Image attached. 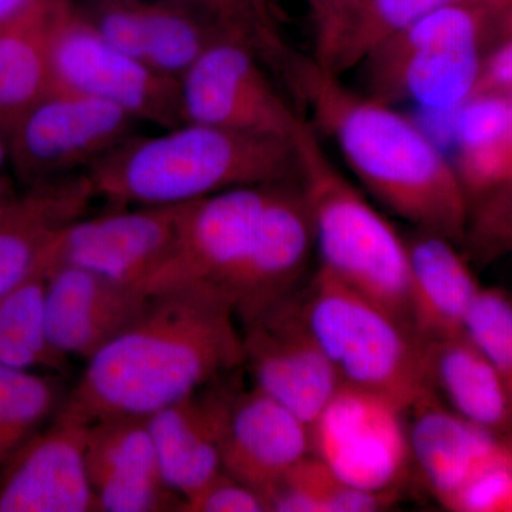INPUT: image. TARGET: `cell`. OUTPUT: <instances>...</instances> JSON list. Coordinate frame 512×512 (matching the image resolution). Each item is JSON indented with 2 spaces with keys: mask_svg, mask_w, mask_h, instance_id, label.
I'll return each mask as SVG.
<instances>
[{
  "mask_svg": "<svg viewBox=\"0 0 512 512\" xmlns=\"http://www.w3.org/2000/svg\"><path fill=\"white\" fill-rule=\"evenodd\" d=\"M239 328L208 286L151 295L143 315L87 360L62 410L87 424L150 417L244 365Z\"/></svg>",
  "mask_w": 512,
  "mask_h": 512,
  "instance_id": "1",
  "label": "cell"
},
{
  "mask_svg": "<svg viewBox=\"0 0 512 512\" xmlns=\"http://www.w3.org/2000/svg\"><path fill=\"white\" fill-rule=\"evenodd\" d=\"M311 113V126L339 148L363 191L416 231L463 245L470 200L456 164L392 104L350 89L313 57L292 50L281 70Z\"/></svg>",
  "mask_w": 512,
  "mask_h": 512,
  "instance_id": "2",
  "label": "cell"
},
{
  "mask_svg": "<svg viewBox=\"0 0 512 512\" xmlns=\"http://www.w3.org/2000/svg\"><path fill=\"white\" fill-rule=\"evenodd\" d=\"M109 207L183 204L232 188L298 181L295 141L201 123L130 138L87 173Z\"/></svg>",
  "mask_w": 512,
  "mask_h": 512,
  "instance_id": "3",
  "label": "cell"
},
{
  "mask_svg": "<svg viewBox=\"0 0 512 512\" xmlns=\"http://www.w3.org/2000/svg\"><path fill=\"white\" fill-rule=\"evenodd\" d=\"M293 141L320 268L412 332L406 239L365 192L330 163L309 121L302 120Z\"/></svg>",
  "mask_w": 512,
  "mask_h": 512,
  "instance_id": "4",
  "label": "cell"
},
{
  "mask_svg": "<svg viewBox=\"0 0 512 512\" xmlns=\"http://www.w3.org/2000/svg\"><path fill=\"white\" fill-rule=\"evenodd\" d=\"M497 10L457 3L434 10L384 40L356 69L369 96L396 106L413 103L457 113L476 93L481 46L495 33Z\"/></svg>",
  "mask_w": 512,
  "mask_h": 512,
  "instance_id": "5",
  "label": "cell"
},
{
  "mask_svg": "<svg viewBox=\"0 0 512 512\" xmlns=\"http://www.w3.org/2000/svg\"><path fill=\"white\" fill-rule=\"evenodd\" d=\"M296 298L340 382L382 394L406 410L430 393L421 342L375 303L320 266Z\"/></svg>",
  "mask_w": 512,
  "mask_h": 512,
  "instance_id": "6",
  "label": "cell"
},
{
  "mask_svg": "<svg viewBox=\"0 0 512 512\" xmlns=\"http://www.w3.org/2000/svg\"><path fill=\"white\" fill-rule=\"evenodd\" d=\"M141 124L116 104L55 87L3 137L13 175L26 190L89 173L140 134Z\"/></svg>",
  "mask_w": 512,
  "mask_h": 512,
  "instance_id": "7",
  "label": "cell"
},
{
  "mask_svg": "<svg viewBox=\"0 0 512 512\" xmlns=\"http://www.w3.org/2000/svg\"><path fill=\"white\" fill-rule=\"evenodd\" d=\"M195 202L126 205L84 215L50 242L42 271L49 275L57 266H79L141 291L173 256Z\"/></svg>",
  "mask_w": 512,
  "mask_h": 512,
  "instance_id": "8",
  "label": "cell"
},
{
  "mask_svg": "<svg viewBox=\"0 0 512 512\" xmlns=\"http://www.w3.org/2000/svg\"><path fill=\"white\" fill-rule=\"evenodd\" d=\"M313 456L350 485L402 493L413 461L407 410L399 403L340 384L311 426Z\"/></svg>",
  "mask_w": 512,
  "mask_h": 512,
  "instance_id": "9",
  "label": "cell"
},
{
  "mask_svg": "<svg viewBox=\"0 0 512 512\" xmlns=\"http://www.w3.org/2000/svg\"><path fill=\"white\" fill-rule=\"evenodd\" d=\"M245 37L227 32L180 79L184 123L293 140L303 117L279 93Z\"/></svg>",
  "mask_w": 512,
  "mask_h": 512,
  "instance_id": "10",
  "label": "cell"
},
{
  "mask_svg": "<svg viewBox=\"0 0 512 512\" xmlns=\"http://www.w3.org/2000/svg\"><path fill=\"white\" fill-rule=\"evenodd\" d=\"M52 64L59 89L109 101L161 130L184 123L180 80L154 72L107 42L76 0L56 30Z\"/></svg>",
  "mask_w": 512,
  "mask_h": 512,
  "instance_id": "11",
  "label": "cell"
},
{
  "mask_svg": "<svg viewBox=\"0 0 512 512\" xmlns=\"http://www.w3.org/2000/svg\"><path fill=\"white\" fill-rule=\"evenodd\" d=\"M313 251L315 231L299 180L275 184L247 254L215 292L247 328L301 291Z\"/></svg>",
  "mask_w": 512,
  "mask_h": 512,
  "instance_id": "12",
  "label": "cell"
},
{
  "mask_svg": "<svg viewBox=\"0 0 512 512\" xmlns=\"http://www.w3.org/2000/svg\"><path fill=\"white\" fill-rule=\"evenodd\" d=\"M77 5L107 42L175 80L215 40L232 32L211 9L180 0H83Z\"/></svg>",
  "mask_w": 512,
  "mask_h": 512,
  "instance_id": "13",
  "label": "cell"
},
{
  "mask_svg": "<svg viewBox=\"0 0 512 512\" xmlns=\"http://www.w3.org/2000/svg\"><path fill=\"white\" fill-rule=\"evenodd\" d=\"M241 330L254 386L312 426L342 382L306 326L296 295Z\"/></svg>",
  "mask_w": 512,
  "mask_h": 512,
  "instance_id": "14",
  "label": "cell"
},
{
  "mask_svg": "<svg viewBox=\"0 0 512 512\" xmlns=\"http://www.w3.org/2000/svg\"><path fill=\"white\" fill-rule=\"evenodd\" d=\"M274 185L232 188L195 202L173 256L141 291L151 296L192 285L217 291L247 254Z\"/></svg>",
  "mask_w": 512,
  "mask_h": 512,
  "instance_id": "15",
  "label": "cell"
},
{
  "mask_svg": "<svg viewBox=\"0 0 512 512\" xmlns=\"http://www.w3.org/2000/svg\"><path fill=\"white\" fill-rule=\"evenodd\" d=\"M89 429L60 409L0 466V512L99 511L87 473Z\"/></svg>",
  "mask_w": 512,
  "mask_h": 512,
  "instance_id": "16",
  "label": "cell"
},
{
  "mask_svg": "<svg viewBox=\"0 0 512 512\" xmlns=\"http://www.w3.org/2000/svg\"><path fill=\"white\" fill-rule=\"evenodd\" d=\"M312 454L309 424L258 387H229L221 421L225 473L264 498L276 481Z\"/></svg>",
  "mask_w": 512,
  "mask_h": 512,
  "instance_id": "17",
  "label": "cell"
},
{
  "mask_svg": "<svg viewBox=\"0 0 512 512\" xmlns=\"http://www.w3.org/2000/svg\"><path fill=\"white\" fill-rule=\"evenodd\" d=\"M150 296L79 266L47 275L46 323L53 346L67 359L90 360L146 311Z\"/></svg>",
  "mask_w": 512,
  "mask_h": 512,
  "instance_id": "18",
  "label": "cell"
},
{
  "mask_svg": "<svg viewBox=\"0 0 512 512\" xmlns=\"http://www.w3.org/2000/svg\"><path fill=\"white\" fill-rule=\"evenodd\" d=\"M87 473L99 511H178L181 500L165 484L147 417L90 424Z\"/></svg>",
  "mask_w": 512,
  "mask_h": 512,
  "instance_id": "19",
  "label": "cell"
},
{
  "mask_svg": "<svg viewBox=\"0 0 512 512\" xmlns=\"http://www.w3.org/2000/svg\"><path fill=\"white\" fill-rule=\"evenodd\" d=\"M413 467L444 508L474 477L512 454L498 436L458 416L433 393L407 410Z\"/></svg>",
  "mask_w": 512,
  "mask_h": 512,
  "instance_id": "20",
  "label": "cell"
},
{
  "mask_svg": "<svg viewBox=\"0 0 512 512\" xmlns=\"http://www.w3.org/2000/svg\"><path fill=\"white\" fill-rule=\"evenodd\" d=\"M96 200L83 174L26 188L0 212V298L37 272L43 274L50 242L64 227L90 214Z\"/></svg>",
  "mask_w": 512,
  "mask_h": 512,
  "instance_id": "21",
  "label": "cell"
},
{
  "mask_svg": "<svg viewBox=\"0 0 512 512\" xmlns=\"http://www.w3.org/2000/svg\"><path fill=\"white\" fill-rule=\"evenodd\" d=\"M217 382L147 417L165 484L183 501L224 471L221 421L229 386Z\"/></svg>",
  "mask_w": 512,
  "mask_h": 512,
  "instance_id": "22",
  "label": "cell"
},
{
  "mask_svg": "<svg viewBox=\"0 0 512 512\" xmlns=\"http://www.w3.org/2000/svg\"><path fill=\"white\" fill-rule=\"evenodd\" d=\"M406 242L414 338L424 343L464 333L468 309L481 288L467 259L454 242L430 232L414 229Z\"/></svg>",
  "mask_w": 512,
  "mask_h": 512,
  "instance_id": "23",
  "label": "cell"
},
{
  "mask_svg": "<svg viewBox=\"0 0 512 512\" xmlns=\"http://www.w3.org/2000/svg\"><path fill=\"white\" fill-rule=\"evenodd\" d=\"M423 346L427 387L458 416L478 427L512 437V404L503 380L466 333Z\"/></svg>",
  "mask_w": 512,
  "mask_h": 512,
  "instance_id": "24",
  "label": "cell"
},
{
  "mask_svg": "<svg viewBox=\"0 0 512 512\" xmlns=\"http://www.w3.org/2000/svg\"><path fill=\"white\" fill-rule=\"evenodd\" d=\"M74 0H33L0 23V134L55 89L52 49L56 30Z\"/></svg>",
  "mask_w": 512,
  "mask_h": 512,
  "instance_id": "25",
  "label": "cell"
},
{
  "mask_svg": "<svg viewBox=\"0 0 512 512\" xmlns=\"http://www.w3.org/2000/svg\"><path fill=\"white\" fill-rule=\"evenodd\" d=\"M46 288L47 275L37 272L0 298V365L53 372L69 367L47 330Z\"/></svg>",
  "mask_w": 512,
  "mask_h": 512,
  "instance_id": "26",
  "label": "cell"
},
{
  "mask_svg": "<svg viewBox=\"0 0 512 512\" xmlns=\"http://www.w3.org/2000/svg\"><path fill=\"white\" fill-rule=\"evenodd\" d=\"M400 495L350 485L312 454L276 481L264 500L275 512H373L392 507Z\"/></svg>",
  "mask_w": 512,
  "mask_h": 512,
  "instance_id": "27",
  "label": "cell"
},
{
  "mask_svg": "<svg viewBox=\"0 0 512 512\" xmlns=\"http://www.w3.org/2000/svg\"><path fill=\"white\" fill-rule=\"evenodd\" d=\"M477 3L500 12L505 0H362L333 46L323 69L336 76L355 70L377 46L434 10Z\"/></svg>",
  "mask_w": 512,
  "mask_h": 512,
  "instance_id": "28",
  "label": "cell"
},
{
  "mask_svg": "<svg viewBox=\"0 0 512 512\" xmlns=\"http://www.w3.org/2000/svg\"><path fill=\"white\" fill-rule=\"evenodd\" d=\"M67 394L56 376L0 365V466L60 412Z\"/></svg>",
  "mask_w": 512,
  "mask_h": 512,
  "instance_id": "29",
  "label": "cell"
},
{
  "mask_svg": "<svg viewBox=\"0 0 512 512\" xmlns=\"http://www.w3.org/2000/svg\"><path fill=\"white\" fill-rule=\"evenodd\" d=\"M464 333L490 360L512 404V298L503 289L483 288L468 309Z\"/></svg>",
  "mask_w": 512,
  "mask_h": 512,
  "instance_id": "30",
  "label": "cell"
},
{
  "mask_svg": "<svg viewBox=\"0 0 512 512\" xmlns=\"http://www.w3.org/2000/svg\"><path fill=\"white\" fill-rule=\"evenodd\" d=\"M463 245L481 264L512 254V178L470 201Z\"/></svg>",
  "mask_w": 512,
  "mask_h": 512,
  "instance_id": "31",
  "label": "cell"
},
{
  "mask_svg": "<svg viewBox=\"0 0 512 512\" xmlns=\"http://www.w3.org/2000/svg\"><path fill=\"white\" fill-rule=\"evenodd\" d=\"M511 126L510 93H477L456 113L458 154L501 143Z\"/></svg>",
  "mask_w": 512,
  "mask_h": 512,
  "instance_id": "32",
  "label": "cell"
},
{
  "mask_svg": "<svg viewBox=\"0 0 512 512\" xmlns=\"http://www.w3.org/2000/svg\"><path fill=\"white\" fill-rule=\"evenodd\" d=\"M228 28L251 43L266 60L275 59L286 43L279 35L274 0H222Z\"/></svg>",
  "mask_w": 512,
  "mask_h": 512,
  "instance_id": "33",
  "label": "cell"
},
{
  "mask_svg": "<svg viewBox=\"0 0 512 512\" xmlns=\"http://www.w3.org/2000/svg\"><path fill=\"white\" fill-rule=\"evenodd\" d=\"M446 510L512 512V454L481 471L451 500Z\"/></svg>",
  "mask_w": 512,
  "mask_h": 512,
  "instance_id": "34",
  "label": "cell"
},
{
  "mask_svg": "<svg viewBox=\"0 0 512 512\" xmlns=\"http://www.w3.org/2000/svg\"><path fill=\"white\" fill-rule=\"evenodd\" d=\"M184 512H265L264 498L248 485L222 471L197 493L185 498Z\"/></svg>",
  "mask_w": 512,
  "mask_h": 512,
  "instance_id": "35",
  "label": "cell"
},
{
  "mask_svg": "<svg viewBox=\"0 0 512 512\" xmlns=\"http://www.w3.org/2000/svg\"><path fill=\"white\" fill-rule=\"evenodd\" d=\"M362 0H308L313 32V59L323 66L333 46Z\"/></svg>",
  "mask_w": 512,
  "mask_h": 512,
  "instance_id": "36",
  "label": "cell"
},
{
  "mask_svg": "<svg viewBox=\"0 0 512 512\" xmlns=\"http://www.w3.org/2000/svg\"><path fill=\"white\" fill-rule=\"evenodd\" d=\"M512 92V37L503 39L490 56L485 57L476 93Z\"/></svg>",
  "mask_w": 512,
  "mask_h": 512,
  "instance_id": "37",
  "label": "cell"
},
{
  "mask_svg": "<svg viewBox=\"0 0 512 512\" xmlns=\"http://www.w3.org/2000/svg\"><path fill=\"white\" fill-rule=\"evenodd\" d=\"M18 185L10 167L8 144L5 137L0 134V212L5 211L9 205L18 200L20 195Z\"/></svg>",
  "mask_w": 512,
  "mask_h": 512,
  "instance_id": "38",
  "label": "cell"
},
{
  "mask_svg": "<svg viewBox=\"0 0 512 512\" xmlns=\"http://www.w3.org/2000/svg\"><path fill=\"white\" fill-rule=\"evenodd\" d=\"M495 33L501 40L512 37V0H505L503 8L498 12Z\"/></svg>",
  "mask_w": 512,
  "mask_h": 512,
  "instance_id": "39",
  "label": "cell"
},
{
  "mask_svg": "<svg viewBox=\"0 0 512 512\" xmlns=\"http://www.w3.org/2000/svg\"><path fill=\"white\" fill-rule=\"evenodd\" d=\"M33 0H0V23L16 18Z\"/></svg>",
  "mask_w": 512,
  "mask_h": 512,
  "instance_id": "40",
  "label": "cell"
},
{
  "mask_svg": "<svg viewBox=\"0 0 512 512\" xmlns=\"http://www.w3.org/2000/svg\"><path fill=\"white\" fill-rule=\"evenodd\" d=\"M180 2L197 3V5L205 6V8L211 9L212 12L217 13L220 16L224 25L227 26V19H225V8L222 0H180Z\"/></svg>",
  "mask_w": 512,
  "mask_h": 512,
  "instance_id": "41",
  "label": "cell"
},
{
  "mask_svg": "<svg viewBox=\"0 0 512 512\" xmlns=\"http://www.w3.org/2000/svg\"><path fill=\"white\" fill-rule=\"evenodd\" d=\"M510 93L511 97V126L510 130H508L507 137L504 140V148L507 151L508 160H510L511 168H512V92ZM512 178V177H511Z\"/></svg>",
  "mask_w": 512,
  "mask_h": 512,
  "instance_id": "42",
  "label": "cell"
}]
</instances>
